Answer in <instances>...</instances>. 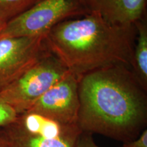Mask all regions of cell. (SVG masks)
Wrapping results in <instances>:
<instances>
[{"instance_id":"cell-9","label":"cell","mask_w":147,"mask_h":147,"mask_svg":"<svg viewBox=\"0 0 147 147\" xmlns=\"http://www.w3.org/2000/svg\"><path fill=\"white\" fill-rule=\"evenodd\" d=\"M136 29L131 69L142 87L147 91V16L135 24Z\"/></svg>"},{"instance_id":"cell-8","label":"cell","mask_w":147,"mask_h":147,"mask_svg":"<svg viewBox=\"0 0 147 147\" xmlns=\"http://www.w3.org/2000/svg\"><path fill=\"white\" fill-rule=\"evenodd\" d=\"M87 14L122 26H134L146 15L147 0H80Z\"/></svg>"},{"instance_id":"cell-13","label":"cell","mask_w":147,"mask_h":147,"mask_svg":"<svg viewBox=\"0 0 147 147\" xmlns=\"http://www.w3.org/2000/svg\"><path fill=\"white\" fill-rule=\"evenodd\" d=\"M76 147H100L95 142L92 134L82 132L79 137Z\"/></svg>"},{"instance_id":"cell-10","label":"cell","mask_w":147,"mask_h":147,"mask_svg":"<svg viewBox=\"0 0 147 147\" xmlns=\"http://www.w3.org/2000/svg\"><path fill=\"white\" fill-rule=\"evenodd\" d=\"M40 0H0V18L8 21Z\"/></svg>"},{"instance_id":"cell-4","label":"cell","mask_w":147,"mask_h":147,"mask_svg":"<svg viewBox=\"0 0 147 147\" xmlns=\"http://www.w3.org/2000/svg\"><path fill=\"white\" fill-rule=\"evenodd\" d=\"M87 14L80 0H40L7 21L0 40L46 36L59 23Z\"/></svg>"},{"instance_id":"cell-5","label":"cell","mask_w":147,"mask_h":147,"mask_svg":"<svg viewBox=\"0 0 147 147\" xmlns=\"http://www.w3.org/2000/svg\"><path fill=\"white\" fill-rule=\"evenodd\" d=\"M68 72L61 61L49 52L19 78L0 90V99L17 115L23 113Z\"/></svg>"},{"instance_id":"cell-7","label":"cell","mask_w":147,"mask_h":147,"mask_svg":"<svg viewBox=\"0 0 147 147\" xmlns=\"http://www.w3.org/2000/svg\"><path fill=\"white\" fill-rule=\"evenodd\" d=\"M78 77L69 71L27 111L40 114L64 124L78 125Z\"/></svg>"},{"instance_id":"cell-3","label":"cell","mask_w":147,"mask_h":147,"mask_svg":"<svg viewBox=\"0 0 147 147\" xmlns=\"http://www.w3.org/2000/svg\"><path fill=\"white\" fill-rule=\"evenodd\" d=\"M82 131L40 114L26 111L0 129L8 147H76Z\"/></svg>"},{"instance_id":"cell-2","label":"cell","mask_w":147,"mask_h":147,"mask_svg":"<svg viewBox=\"0 0 147 147\" xmlns=\"http://www.w3.org/2000/svg\"><path fill=\"white\" fill-rule=\"evenodd\" d=\"M136 29L88 14L59 23L45 36L49 51L79 78L95 69L123 64L131 67Z\"/></svg>"},{"instance_id":"cell-1","label":"cell","mask_w":147,"mask_h":147,"mask_svg":"<svg viewBox=\"0 0 147 147\" xmlns=\"http://www.w3.org/2000/svg\"><path fill=\"white\" fill-rule=\"evenodd\" d=\"M131 67L123 64L95 69L79 78L77 124L82 132L125 142L145 129L147 95Z\"/></svg>"},{"instance_id":"cell-6","label":"cell","mask_w":147,"mask_h":147,"mask_svg":"<svg viewBox=\"0 0 147 147\" xmlns=\"http://www.w3.org/2000/svg\"><path fill=\"white\" fill-rule=\"evenodd\" d=\"M49 52L45 36L0 40V90L19 78Z\"/></svg>"},{"instance_id":"cell-11","label":"cell","mask_w":147,"mask_h":147,"mask_svg":"<svg viewBox=\"0 0 147 147\" xmlns=\"http://www.w3.org/2000/svg\"><path fill=\"white\" fill-rule=\"evenodd\" d=\"M17 115L13 108L0 99V129L13 122Z\"/></svg>"},{"instance_id":"cell-14","label":"cell","mask_w":147,"mask_h":147,"mask_svg":"<svg viewBox=\"0 0 147 147\" xmlns=\"http://www.w3.org/2000/svg\"><path fill=\"white\" fill-rule=\"evenodd\" d=\"M5 23H6V21H5L4 20L1 19V18H0V32H1V29L3 28V27L5 26Z\"/></svg>"},{"instance_id":"cell-12","label":"cell","mask_w":147,"mask_h":147,"mask_svg":"<svg viewBox=\"0 0 147 147\" xmlns=\"http://www.w3.org/2000/svg\"><path fill=\"white\" fill-rule=\"evenodd\" d=\"M122 147H147V129L143 130L141 134L133 140L123 142Z\"/></svg>"},{"instance_id":"cell-15","label":"cell","mask_w":147,"mask_h":147,"mask_svg":"<svg viewBox=\"0 0 147 147\" xmlns=\"http://www.w3.org/2000/svg\"><path fill=\"white\" fill-rule=\"evenodd\" d=\"M0 147H8V145L6 144V143L1 138H0Z\"/></svg>"}]
</instances>
